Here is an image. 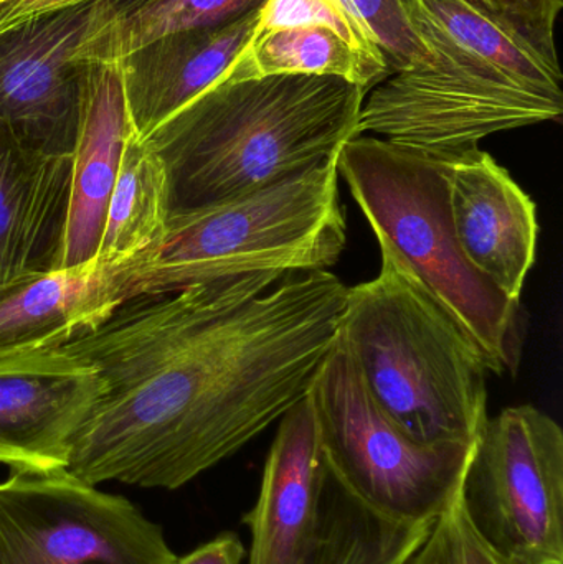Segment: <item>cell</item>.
<instances>
[{"mask_svg":"<svg viewBox=\"0 0 563 564\" xmlns=\"http://www.w3.org/2000/svg\"><path fill=\"white\" fill-rule=\"evenodd\" d=\"M479 539L512 564H563V433L524 404L488 417L459 492Z\"/></svg>","mask_w":563,"mask_h":564,"instance_id":"8","label":"cell"},{"mask_svg":"<svg viewBox=\"0 0 563 564\" xmlns=\"http://www.w3.org/2000/svg\"><path fill=\"white\" fill-rule=\"evenodd\" d=\"M264 0H98L95 20L76 53L78 63H118L177 33L220 25Z\"/></svg>","mask_w":563,"mask_h":564,"instance_id":"20","label":"cell"},{"mask_svg":"<svg viewBox=\"0 0 563 564\" xmlns=\"http://www.w3.org/2000/svg\"><path fill=\"white\" fill-rule=\"evenodd\" d=\"M245 558L247 550L240 536L225 532L188 555L177 558L175 564H241Z\"/></svg>","mask_w":563,"mask_h":564,"instance_id":"28","label":"cell"},{"mask_svg":"<svg viewBox=\"0 0 563 564\" xmlns=\"http://www.w3.org/2000/svg\"><path fill=\"white\" fill-rule=\"evenodd\" d=\"M432 525L387 519L350 492L326 464L316 523L301 564H405Z\"/></svg>","mask_w":563,"mask_h":564,"instance_id":"18","label":"cell"},{"mask_svg":"<svg viewBox=\"0 0 563 564\" xmlns=\"http://www.w3.org/2000/svg\"><path fill=\"white\" fill-rule=\"evenodd\" d=\"M324 474L326 459L306 394L280 417L260 494L245 513L251 533L248 564H301L316 523Z\"/></svg>","mask_w":563,"mask_h":564,"instance_id":"15","label":"cell"},{"mask_svg":"<svg viewBox=\"0 0 563 564\" xmlns=\"http://www.w3.org/2000/svg\"><path fill=\"white\" fill-rule=\"evenodd\" d=\"M132 126L116 63H83L78 135L62 270L96 260Z\"/></svg>","mask_w":563,"mask_h":564,"instance_id":"16","label":"cell"},{"mask_svg":"<svg viewBox=\"0 0 563 564\" xmlns=\"http://www.w3.org/2000/svg\"><path fill=\"white\" fill-rule=\"evenodd\" d=\"M73 158L30 151L0 122V288L62 270Z\"/></svg>","mask_w":563,"mask_h":564,"instance_id":"13","label":"cell"},{"mask_svg":"<svg viewBox=\"0 0 563 564\" xmlns=\"http://www.w3.org/2000/svg\"><path fill=\"white\" fill-rule=\"evenodd\" d=\"M102 390L91 365L58 347L0 358V464L65 469L73 437Z\"/></svg>","mask_w":563,"mask_h":564,"instance_id":"11","label":"cell"},{"mask_svg":"<svg viewBox=\"0 0 563 564\" xmlns=\"http://www.w3.org/2000/svg\"><path fill=\"white\" fill-rule=\"evenodd\" d=\"M366 91L337 76L220 79L144 141L164 165L169 217L227 204L339 154Z\"/></svg>","mask_w":563,"mask_h":564,"instance_id":"2","label":"cell"},{"mask_svg":"<svg viewBox=\"0 0 563 564\" xmlns=\"http://www.w3.org/2000/svg\"><path fill=\"white\" fill-rule=\"evenodd\" d=\"M466 2L511 23L541 45L555 50V20L561 13L563 0H466Z\"/></svg>","mask_w":563,"mask_h":564,"instance_id":"26","label":"cell"},{"mask_svg":"<svg viewBox=\"0 0 563 564\" xmlns=\"http://www.w3.org/2000/svg\"><path fill=\"white\" fill-rule=\"evenodd\" d=\"M313 25L334 30L357 52L389 69L382 52L354 12L349 0H264L255 35L270 30Z\"/></svg>","mask_w":563,"mask_h":564,"instance_id":"23","label":"cell"},{"mask_svg":"<svg viewBox=\"0 0 563 564\" xmlns=\"http://www.w3.org/2000/svg\"><path fill=\"white\" fill-rule=\"evenodd\" d=\"M98 0L40 17L0 35V122L30 151L72 158L83 63L76 53Z\"/></svg>","mask_w":563,"mask_h":564,"instance_id":"10","label":"cell"},{"mask_svg":"<svg viewBox=\"0 0 563 564\" xmlns=\"http://www.w3.org/2000/svg\"><path fill=\"white\" fill-rule=\"evenodd\" d=\"M95 0H7L0 3V35L40 17L52 15Z\"/></svg>","mask_w":563,"mask_h":564,"instance_id":"27","label":"cell"},{"mask_svg":"<svg viewBox=\"0 0 563 564\" xmlns=\"http://www.w3.org/2000/svg\"><path fill=\"white\" fill-rule=\"evenodd\" d=\"M311 408L327 467L387 519L435 523L462 492L476 444H422L373 404L343 345L311 383Z\"/></svg>","mask_w":563,"mask_h":564,"instance_id":"6","label":"cell"},{"mask_svg":"<svg viewBox=\"0 0 563 564\" xmlns=\"http://www.w3.org/2000/svg\"><path fill=\"white\" fill-rule=\"evenodd\" d=\"M405 564H512L492 552L466 519L456 500L432 525L429 536Z\"/></svg>","mask_w":563,"mask_h":564,"instance_id":"25","label":"cell"},{"mask_svg":"<svg viewBox=\"0 0 563 564\" xmlns=\"http://www.w3.org/2000/svg\"><path fill=\"white\" fill-rule=\"evenodd\" d=\"M132 263L91 261L0 288V358L59 347L129 299Z\"/></svg>","mask_w":563,"mask_h":564,"instance_id":"17","label":"cell"},{"mask_svg":"<svg viewBox=\"0 0 563 564\" xmlns=\"http://www.w3.org/2000/svg\"><path fill=\"white\" fill-rule=\"evenodd\" d=\"M450 155L356 135L337 171L392 258L478 345L492 373L516 371L519 302L473 268L450 210Z\"/></svg>","mask_w":563,"mask_h":564,"instance_id":"4","label":"cell"},{"mask_svg":"<svg viewBox=\"0 0 563 564\" xmlns=\"http://www.w3.org/2000/svg\"><path fill=\"white\" fill-rule=\"evenodd\" d=\"M413 0H349L389 66L390 75L400 69L429 65L432 53L413 30L410 7Z\"/></svg>","mask_w":563,"mask_h":564,"instance_id":"24","label":"cell"},{"mask_svg":"<svg viewBox=\"0 0 563 564\" xmlns=\"http://www.w3.org/2000/svg\"><path fill=\"white\" fill-rule=\"evenodd\" d=\"M274 75L337 76L370 91L389 69L357 52L327 26H291L251 36L221 79Z\"/></svg>","mask_w":563,"mask_h":564,"instance_id":"22","label":"cell"},{"mask_svg":"<svg viewBox=\"0 0 563 564\" xmlns=\"http://www.w3.org/2000/svg\"><path fill=\"white\" fill-rule=\"evenodd\" d=\"M410 19L419 39L445 40L531 85L562 91L557 50L466 0H413Z\"/></svg>","mask_w":563,"mask_h":564,"instance_id":"19","label":"cell"},{"mask_svg":"<svg viewBox=\"0 0 563 564\" xmlns=\"http://www.w3.org/2000/svg\"><path fill=\"white\" fill-rule=\"evenodd\" d=\"M346 295L336 274L310 271L122 302L58 347L105 384L66 473L95 487L177 490L234 456L310 393Z\"/></svg>","mask_w":563,"mask_h":564,"instance_id":"1","label":"cell"},{"mask_svg":"<svg viewBox=\"0 0 563 564\" xmlns=\"http://www.w3.org/2000/svg\"><path fill=\"white\" fill-rule=\"evenodd\" d=\"M260 7L220 25L165 36L116 63L139 139L227 75L253 36Z\"/></svg>","mask_w":563,"mask_h":564,"instance_id":"14","label":"cell"},{"mask_svg":"<svg viewBox=\"0 0 563 564\" xmlns=\"http://www.w3.org/2000/svg\"><path fill=\"white\" fill-rule=\"evenodd\" d=\"M164 530L65 469L0 482V564H175Z\"/></svg>","mask_w":563,"mask_h":564,"instance_id":"9","label":"cell"},{"mask_svg":"<svg viewBox=\"0 0 563 564\" xmlns=\"http://www.w3.org/2000/svg\"><path fill=\"white\" fill-rule=\"evenodd\" d=\"M337 158L227 204L169 217L159 247L132 263L129 299L241 274L333 268L347 240Z\"/></svg>","mask_w":563,"mask_h":564,"instance_id":"5","label":"cell"},{"mask_svg":"<svg viewBox=\"0 0 563 564\" xmlns=\"http://www.w3.org/2000/svg\"><path fill=\"white\" fill-rule=\"evenodd\" d=\"M169 221L167 178L151 145L129 134L106 212L96 261L139 263L161 243Z\"/></svg>","mask_w":563,"mask_h":564,"instance_id":"21","label":"cell"},{"mask_svg":"<svg viewBox=\"0 0 563 564\" xmlns=\"http://www.w3.org/2000/svg\"><path fill=\"white\" fill-rule=\"evenodd\" d=\"M337 341L370 400L422 444L478 443L488 421V364L462 325L390 257L347 288Z\"/></svg>","mask_w":563,"mask_h":564,"instance_id":"3","label":"cell"},{"mask_svg":"<svg viewBox=\"0 0 563 564\" xmlns=\"http://www.w3.org/2000/svg\"><path fill=\"white\" fill-rule=\"evenodd\" d=\"M7 2V0H0V3Z\"/></svg>","mask_w":563,"mask_h":564,"instance_id":"29","label":"cell"},{"mask_svg":"<svg viewBox=\"0 0 563 564\" xmlns=\"http://www.w3.org/2000/svg\"><path fill=\"white\" fill-rule=\"evenodd\" d=\"M420 40L433 62L377 83L364 98L357 135L458 154L496 132L561 121L563 91L531 85L445 40Z\"/></svg>","mask_w":563,"mask_h":564,"instance_id":"7","label":"cell"},{"mask_svg":"<svg viewBox=\"0 0 563 564\" xmlns=\"http://www.w3.org/2000/svg\"><path fill=\"white\" fill-rule=\"evenodd\" d=\"M450 210L466 260L519 302L538 253V208L479 148L450 155Z\"/></svg>","mask_w":563,"mask_h":564,"instance_id":"12","label":"cell"}]
</instances>
